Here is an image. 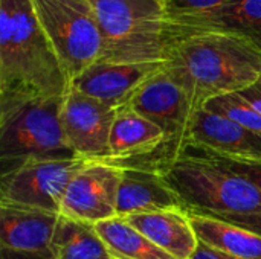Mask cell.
I'll use <instances>...</instances> for the list:
<instances>
[{"label": "cell", "mask_w": 261, "mask_h": 259, "mask_svg": "<svg viewBox=\"0 0 261 259\" xmlns=\"http://www.w3.org/2000/svg\"><path fill=\"white\" fill-rule=\"evenodd\" d=\"M165 72L196 110L220 95L242 92L261 76V41L216 29H170Z\"/></svg>", "instance_id": "cell-1"}, {"label": "cell", "mask_w": 261, "mask_h": 259, "mask_svg": "<svg viewBox=\"0 0 261 259\" xmlns=\"http://www.w3.org/2000/svg\"><path fill=\"white\" fill-rule=\"evenodd\" d=\"M69 89L32 0H0V101L64 98Z\"/></svg>", "instance_id": "cell-2"}, {"label": "cell", "mask_w": 261, "mask_h": 259, "mask_svg": "<svg viewBox=\"0 0 261 259\" xmlns=\"http://www.w3.org/2000/svg\"><path fill=\"white\" fill-rule=\"evenodd\" d=\"M156 171L180 197L185 211L202 215L261 212V191L252 182L191 150Z\"/></svg>", "instance_id": "cell-3"}, {"label": "cell", "mask_w": 261, "mask_h": 259, "mask_svg": "<svg viewBox=\"0 0 261 259\" xmlns=\"http://www.w3.org/2000/svg\"><path fill=\"white\" fill-rule=\"evenodd\" d=\"M107 63H164L171 38L162 0H87Z\"/></svg>", "instance_id": "cell-4"}, {"label": "cell", "mask_w": 261, "mask_h": 259, "mask_svg": "<svg viewBox=\"0 0 261 259\" xmlns=\"http://www.w3.org/2000/svg\"><path fill=\"white\" fill-rule=\"evenodd\" d=\"M63 99L0 101L2 176L29 160L76 157L61 125Z\"/></svg>", "instance_id": "cell-5"}, {"label": "cell", "mask_w": 261, "mask_h": 259, "mask_svg": "<svg viewBox=\"0 0 261 259\" xmlns=\"http://www.w3.org/2000/svg\"><path fill=\"white\" fill-rule=\"evenodd\" d=\"M70 82L102 55L101 31L87 0H32Z\"/></svg>", "instance_id": "cell-6"}, {"label": "cell", "mask_w": 261, "mask_h": 259, "mask_svg": "<svg viewBox=\"0 0 261 259\" xmlns=\"http://www.w3.org/2000/svg\"><path fill=\"white\" fill-rule=\"evenodd\" d=\"M89 160H29L2 176L0 206H18L60 214L61 203L75 174Z\"/></svg>", "instance_id": "cell-7"}, {"label": "cell", "mask_w": 261, "mask_h": 259, "mask_svg": "<svg viewBox=\"0 0 261 259\" xmlns=\"http://www.w3.org/2000/svg\"><path fill=\"white\" fill-rule=\"evenodd\" d=\"M125 105L165 131L168 148L162 165L184 151L188 128L197 110L187 92L165 72L164 66L135 92Z\"/></svg>", "instance_id": "cell-8"}, {"label": "cell", "mask_w": 261, "mask_h": 259, "mask_svg": "<svg viewBox=\"0 0 261 259\" xmlns=\"http://www.w3.org/2000/svg\"><path fill=\"white\" fill-rule=\"evenodd\" d=\"M122 171L121 166L109 162L89 160L69 183L60 215L93 226L118 217Z\"/></svg>", "instance_id": "cell-9"}, {"label": "cell", "mask_w": 261, "mask_h": 259, "mask_svg": "<svg viewBox=\"0 0 261 259\" xmlns=\"http://www.w3.org/2000/svg\"><path fill=\"white\" fill-rule=\"evenodd\" d=\"M116 110L73 87L69 89L63 99L61 125L67 145L76 157L86 160L107 159Z\"/></svg>", "instance_id": "cell-10"}, {"label": "cell", "mask_w": 261, "mask_h": 259, "mask_svg": "<svg viewBox=\"0 0 261 259\" xmlns=\"http://www.w3.org/2000/svg\"><path fill=\"white\" fill-rule=\"evenodd\" d=\"M187 147L232 162L261 163L260 133L206 108H199L194 113L187 134Z\"/></svg>", "instance_id": "cell-11"}, {"label": "cell", "mask_w": 261, "mask_h": 259, "mask_svg": "<svg viewBox=\"0 0 261 259\" xmlns=\"http://www.w3.org/2000/svg\"><path fill=\"white\" fill-rule=\"evenodd\" d=\"M164 63H107L98 61L78 75L70 87L115 108L125 105L135 92Z\"/></svg>", "instance_id": "cell-12"}, {"label": "cell", "mask_w": 261, "mask_h": 259, "mask_svg": "<svg viewBox=\"0 0 261 259\" xmlns=\"http://www.w3.org/2000/svg\"><path fill=\"white\" fill-rule=\"evenodd\" d=\"M60 214L0 206V249L23 253L50 252Z\"/></svg>", "instance_id": "cell-13"}, {"label": "cell", "mask_w": 261, "mask_h": 259, "mask_svg": "<svg viewBox=\"0 0 261 259\" xmlns=\"http://www.w3.org/2000/svg\"><path fill=\"white\" fill-rule=\"evenodd\" d=\"M122 169L116 205V215L119 218L167 209L185 211L180 197L158 171L144 168Z\"/></svg>", "instance_id": "cell-14"}, {"label": "cell", "mask_w": 261, "mask_h": 259, "mask_svg": "<svg viewBox=\"0 0 261 259\" xmlns=\"http://www.w3.org/2000/svg\"><path fill=\"white\" fill-rule=\"evenodd\" d=\"M124 220L173 258L190 259L199 247V238L184 209L136 214Z\"/></svg>", "instance_id": "cell-15"}, {"label": "cell", "mask_w": 261, "mask_h": 259, "mask_svg": "<svg viewBox=\"0 0 261 259\" xmlns=\"http://www.w3.org/2000/svg\"><path fill=\"white\" fill-rule=\"evenodd\" d=\"M168 21L170 29H216L251 35L261 41V0H231L210 12Z\"/></svg>", "instance_id": "cell-16"}, {"label": "cell", "mask_w": 261, "mask_h": 259, "mask_svg": "<svg viewBox=\"0 0 261 259\" xmlns=\"http://www.w3.org/2000/svg\"><path fill=\"white\" fill-rule=\"evenodd\" d=\"M200 243L240 259H261V235L208 215L187 211Z\"/></svg>", "instance_id": "cell-17"}, {"label": "cell", "mask_w": 261, "mask_h": 259, "mask_svg": "<svg viewBox=\"0 0 261 259\" xmlns=\"http://www.w3.org/2000/svg\"><path fill=\"white\" fill-rule=\"evenodd\" d=\"M54 259H113L93 224L60 215L50 247Z\"/></svg>", "instance_id": "cell-18"}, {"label": "cell", "mask_w": 261, "mask_h": 259, "mask_svg": "<svg viewBox=\"0 0 261 259\" xmlns=\"http://www.w3.org/2000/svg\"><path fill=\"white\" fill-rule=\"evenodd\" d=\"M95 229L113 259H176L151 243L124 218L115 217L101 221L95 224Z\"/></svg>", "instance_id": "cell-19"}, {"label": "cell", "mask_w": 261, "mask_h": 259, "mask_svg": "<svg viewBox=\"0 0 261 259\" xmlns=\"http://www.w3.org/2000/svg\"><path fill=\"white\" fill-rule=\"evenodd\" d=\"M202 108L222 114L236 124L261 134V113L239 92L213 98Z\"/></svg>", "instance_id": "cell-20"}, {"label": "cell", "mask_w": 261, "mask_h": 259, "mask_svg": "<svg viewBox=\"0 0 261 259\" xmlns=\"http://www.w3.org/2000/svg\"><path fill=\"white\" fill-rule=\"evenodd\" d=\"M168 18L197 15L217 9L231 0H162Z\"/></svg>", "instance_id": "cell-21"}, {"label": "cell", "mask_w": 261, "mask_h": 259, "mask_svg": "<svg viewBox=\"0 0 261 259\" xmlns=\"http://www.w3.org/2000/svg\"><path fill=\"white\" fill-rule=\"evenodd\" d=\"M185 150H191L194 153H199L208 159H213L216 160L217 163L223 165L225 168L234 171L236 174L248 179L249 182H252L258 189L261 191V163H240V162H232V160H228V159H222V157H216V156H211V154H206L203 151H199L196 148H191V147H187Z\"/></svg>", "instance_id": "cell-22"}, {"label": "cell", "mask_w": 261, "mask_h": 259, "mask_svg": "<svg viewBox=\"0 0 261 259\" xmlns=\"http://www.w3.org/2000/svg\"><path fill=\"white\" fill-rule=\"evenodd\" d=\"M217 220L228 221L231 224L245 227L248 231H252L261 235V212L258 214H246V215H208Z\"/></svg>", "instance_id": "cell-23"}, {"label": "cell", "mask_w": 261, "mask_h": 259, "mask_svg": "<svg viewBox=\"0 0 261 259\" xmlns=\"http://www.w3.org/2000/svg\"><path fill=\"white\" fill-rule=\"evenodd\" d=\"M190 259H240V258H236V256H231V255H228V253H223V252H220V250H217V249H213V247H210V246H206V244H203V243H200V241H199V247H197V250L194 252V255H193Z\"/></svg>", "instance_id": "cell-24"}, {"label": "cell", "mask_w": 261, "mask_h": 259, "mask_svg": "<svg viewBox=\"0 0 261 259\" xmlns=\"http://www.w3.org/2000/svg\"><path fill=\"white\" fill-rule=\"evenodd\" d=\"M245 99H248L258 111L261 113V76L252 84V85H249L248 89H245V90H242V92H239Z\"/></svg>", "instance_id": "cell-25"}, {"label": "cell", "mask_w": 261, "mask_h": 259, "mask_svg": "<svg viewBox=\"0 0 261 259\" xmlns=\"http://www.w3.org/2000/svg\"><path fill=\"white\" fill-rule=\"evenodd\" d=\"M0 259H54L52 252L44 253H23V252H11L0 249Z\"/></svg>", "instance_id": "cell-26"}]
</instances>
